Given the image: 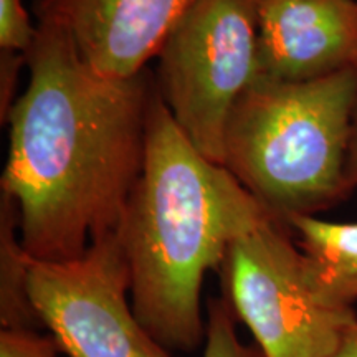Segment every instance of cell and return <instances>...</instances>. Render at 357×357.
I'll use <instances>...</instances> for the list:
<instances>
[{
    "label": "cell",
    "instance_id": "3957f363",
    "mask_svg": "<svg viewBox=\"0 0 357 357\" xmlns=\"http://www.w3.org/2000/svg\"><path fill=\"white\" fill-rule=\"evenodd\" d=\"M356 105L357 66L301 83L258 77L230 114L223 166L284 223L316 217L351 194Z\"/></svg>",
    "mask_w": 357,
    "mask_h": 357
},
{
    "label": "cell",
    "instance_id": "9c48e42d",
    "mask_svg": "<svg viewBox=\"0 0 357 357\" xmlns=\"http://www.w3.org/2000/svg\"><path fill=\"white\" fill-rule=\"evenodd\" d=\"M326 289L337 300L357 301V222H326L314 215L288 222Z\"/></svg>",
    "mask_w": 357,
    "mask_h": 357
},
{
    "label": "cell",
    "instance_id": "4fadbf2b",
    "mask_svg": "<svg viewBox=\"0 0 357 357\" xmlns=\"http://www.w3.org/2000/svg\"><path fill=\"white\" fill-rule=\"evenodd\" d=\"M56 339L45 336L38 329L12 328L0 331V357H58Z\"/></svg>",
    "mask_w": 357,
    "mask_h": 357
},
{
    "label": "cell",
    "instance_id": "277c9868",
    "mask_svg": "<svg viewBox=\"0 0 357 357\" xmlns=\"http://www.w3.org/2000/svg\"><path fill=\"white\" fill-rule=\"evenodd\" d=\"M220 276L263 357H329L357 326L356 307L326 289L291 227L276 217L230 245Z\"/></svg>",
    "mask_w": 357,
    "mask_h": 357
},
{
    "label": "cell",
    "instance_id": "8fae6325",
    "mask_svg": "<svg viewBox=\"0 0 357 357\" xmlns=\"http://www.w3.org/2000/svg\"><path fill=\"white\" fill-rule=\"evenodd\" d=\"M202 357H263L257 344H243L236 333V316L225 296L211 298L205 310Z\"/></svg>",
    "mask_w": 357,
    "mask_h": 357
},
{
    "label": "cell",
    "instance_id": "5bb4252c",
    "mask_svg": "<svg viewBox=\"0 0 357 357\" xmlns=\"http://www.w3.org/2000/svg\"><path fill=\"white\" fill-rule=\"evenodd\" d=\"M22 66H26V55L15 52L0 50V114L6 123L17 96V86Z\"/></svg>",
    "mask_w": 357,
    "mask_h": 357
},
{
    "label": "cell",
    "instance_id": "2e32d148",
    "mask_svg": "<svg viewBox=\"0 0 357 357\" xmlns=\"http://www.w3.org/2000/svg\"><path fill=\"white\" fill-rule=\"evenodd\" d=\"M329 357H357V326Z\"/></svg>",
    "mask_w": 357,
    "mask_h": 357
},
{
    "label": "cell",
    "instance_id": "7a4b0ae2",
    "mask_svg": "<svg viewBox=\"0 0 357 357\" xmlns=\"http://www.w3.org/2000/svg\"><path fill=\"white\" fill-rule=\"evenodd\" d=\"M268 217L229 169L192 146L155 88L144 167L116 234L132 310L160 344L172 352L202 344L205 276L220 273L230 245Z\"/></svg>",
    "mask_w": 357,
    "mask_h": 357
},
{
    "label": "cell",
    "instance_id": "ba28073f",
    "mask_svg": "<svg viewBox=\"0 0 357 357\" xmlns=\"http://www.w3.org/2000/svg\"><path fill=\"white\" fill-rule=\"evenodd\" d=\"M357 66V0H260L258 77L301 83Z\"/></svg>",
    "mask_w": 357,
    "mask_h": 357
},
{
    "label": "cell",
    "instance_id": "52a82bcc",
    "mask_svg": "<svg viewBox=\"0 0 357 357\" xmlns=\"http://www.w3.org/2000/svg\"><path fill=\"white\" fill-rule=\"evenodd\" d=\"M194 0H37V24L73 45L98 73L131 78L158 58Z\"/></svg>",
    "mask_w": 357,
    "mask_h": 357
},
{
    "label": "cell",
    "instance_id": "5b68a950",
    "mask_svg": "<svg viewBox=\"0 0 357 357\" xmlns=\"http://www.w3.org/2000/svg\"><path fill=\"white\" fill-rule=\"evenodd\" d=\"M260 0H194L158 55L155 88L205 158L223 166L230 114L258 78Z\"/></svg>",
    "mask_w": 357,
    "mask_h": 357
},
{
    "label": "cell",
    "instance_id": "7c38bea8",
    "mask_svg": "<svg viewBox=\"0 0 357 357\" xmlns=\"http://www.w3.org/2000/svg\"><path fill=\"white\" fill-rule=\"evenodd\" d=\"M37 35L22 0H0V50L29 55Z\"/></svg>",
    "mask_w": 357,
    "mask_h": 357
},
{
    "label": "cell",
    "instance_id": "9a60e30c",
    "mask_svg": "<svg viewBox=\"0 0 357 357\" xmlns=\"http://www.w3.org/2000/svg\"><path fill=\"white\" fill-rule=\"evenodd\" d=\"M346 184L352 192L357 187V105L352 116L351 139L349 149H347V162H346Z\"/></svg>",
    "mask_w": 357,
    "mask_h": 357
},
{
    "label": "cell",
    "instance_id": "6da1fadb",
    "mask_svg": "<svg viewBox=\"0 0 357 357\" xmlns=\"http://www.w3.org/2000/svg\"><path fill=\"white\" fill-rule=\"evenodd\" d=\"M37 26L0 185L26 255L68 261L119 229L144 167L155 79L105 77L58 30Z\"/></svg>",
    "mask_w": 357,
    "mask_h": 357
},
{
    "label": "cell",
    "instance_id": "30bf717a",
    "mask_svg": "<svg viewBox=\"0 0 357 357\" xmlns=\"http://www.w3.org/2000/svg\"><path fill=\"white\" fill-rule=\"evenodd\" d=\"M0 326L43 328L29 293V255L22 247L13 200L0 194Z\"/></svg>",
    "mask_w": 357,
    "mask_h": 357
},
{
    "label": "cell",
    "instance_id": "8992f818",
    "mask_svg": "<svg viewBox=\"0 0 357 357\" xmlns=\"http://www.w3.org/2000/svg\"><path fill=\"white\" fill-rule=\"evenodd\" d=\"M29 293L43 328L68 357H177L132 310L131 273L116 231L75 260L29 257Z\"/></svg>",
    "mask_w": 357,
    "mask_h": 357
}]
</instances>
